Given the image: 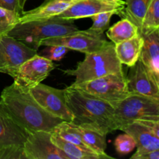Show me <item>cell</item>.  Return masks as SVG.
<instances>
[{
	"mask_svg": "<svg viewBox=\"0 0 159 159\" xmlns=\"http://www.w3.org/2000/svg\"><path fill=\"white\" fill-rule=\"evenodd\" d=\"M77 128L85 145L96 152L101 159L112 158V157L109 156L105 152L107 148V142H106L107 135H103L94 130L79 126H77Z\"/></svg>",
	"mask_w": 159,
	"mask_h": 159,
	"instance_id": "obj_20",
	"label": "cell"
},
{
	"mask_svg": "<svg viewBox=\"0 0 159 159\" xmlns=\"http://www.w3.org/2000/svg\"><path fill=\"white\" fill-rule=\"evenodd\" d=\"M0 102L9 115L29 133L37 130L52 132L57 124L64 121L48 113L28 89L14 82L2 91Z\"/></svg>",
	"mask_w": 159,
	"mask_h": 159,
	"instance_id": "obj_1",
	"label": "cell"
},
{
	"mask_svg": "<svg viewBox=\"0 0 159 159\" xmlns=\"http://www.w3.org/2000/svg\"><path fill=\"white\" fill-rule=\"evenodd\" d=\"M114 14H116V12L113 11H108L92 16L90 18L93 20V23L91 27L88 30L96 34H103L104 31L108 29L110 20Z\"/></svg>",
	"mask_w": 159,
	"mask_h": 159,
	"instance_id": "obj_26",
	"label": "cell"
},
{
	"mask_svg": "<svg viewBox=\"0 0 159 159\" xmlns=\"http://www.w3.org/2000/svg\"><path fill=\"white\" fill-rule=\"evenodd\" d=\"M139 34V28L127 18H122L113 26L109 28L107 37L114 44L129 40Z\"/></svg>",
	"mask_w": 159,
	"mask_h": 159,
	"instance_id": "obj_19",
	"label": "cell"
},
{
	"mask_svg": "<svg viewBox=\"0 0 159 159\" xmlns=\"http://www.w3.org/2000/svg\"><path fill=\"white\" fill-rule=\"evenodd\" d=\"M132 159H159V149L149 151L140 155L131 156Z\"/></svg>",
	"mask_w": 159,
	"mask_h": 159,
	"instance_id": "obj_31",
	"label": "cell"
},
{
	"mask_svg": "<svg viewBox=\"0 0 159 159\" xmlns=\"http://www.w3.org/2000/svg\"><path fill=\"white\" fill-rule=\"evenodd\" d=\"M65 72L75 77L71 85H77L110 74H124L123 65L116 56L113 42H110L98 51L86 54L84 60L79 62L75 69L66 70Z\"/></svg>",
	"mask_w": 159,
	"mask_h": 159,
	"instance_id": "obj_4",
	"label": "cell"
},
{
	"mask_svg": "<svg viewBox=\"0 0 159 159\" xmlns=\"http://www.w3.org/2000/svg\"><path fill=\"white\" fill-rule=\"evenodd\" d=\"M152 73H153L154 78H155V82H156V84H157V86H158V89L159 90V73L155 72V71H152Z\"/></svg>",
	"mask_w": 159,
	"mask_h": 159,
	"instance_id": "obj_33",
	"label": "cell"
},
{
	"mask_svg": "<svg viewBox=\"0 0 159 159\" xmlns=\"http://www.w3.org/2000/svg\"><path fill=\"white\" fill-rule=\"evenodd\" d=\"M120 130L131 135L136 141L137 152L132 156L159 149V138L150 127L141 121H135L127 124L122 127Z\"/></svg>",
	"mask_w": 159,
	"mask_h": 159,
	"instance_id": "obj_15",
	"label": "cell"
},
{
	"mask_svg": "<svg viewBox=\"0 0 159 159\" xmlns=\"http://www.w3.org/2000/svg\"><path fill=\"white\" fill-rule=\"evenodd\" d=\"M142 46L143 38L139 33L129 40L115 44V51L122 65L131 67L140 58Z\"/></svg>",
	"mask_w": 159,
	"mask_h": 159,
	"instance_id": "obj_18",
	"label": "cell"
},
{
	"mask_svg": "<svg viewBox=\"0 0 159 159\" xmlns=\"http://www.w3.org/2000/svg\"><path fill=\"white\" fill-rule=\"evenodd\" d=\"M71 86L108 102L115 108L120 101L130 96L127 78L124 74H110L93 80Z\"/></svg>",
	"mask_w": 159,
	"mask_h": 159,
	"instance_id": "obj_6",
	"label": "cell"
},
{
	"mask_svg": "<svg viewBox=\"0 0 159 159\" xmlns=\"http://www.w3.org/2000/svg\"><path fill=\"white\" fill-rule=\"evenodd\" d=\"M20 15L0 7V36L8 35L19 23Z\"/></svg>",
	"mask_w": 159,
	"mask_h": 159,
	"instance_id": "obj_25",
	"label": "cell"
},
{
	"mask_svg": "<svg viewBox=\"0 0 159 159\" xmlns=\"http://www.w3.org/2000/svg\"><path fill=\"white\" fill-rule=\"evenodd\" d=\"M118 130L135 121L159 120V98L131 93L115 107Z\"/></svg>",
	"mask_w": 159,
	"mask_h": 159,
	"instance_id": "obj_5",
	"label": "cell"
},
{
	"mask_svg": "<svg viewBox=\"0 0 159 159\" xmlns=\"http://www.w3.org/2000/svg\"><path fill=\"white\" fill-rule=\"evenodd\" d=\"M151 0H125L124 18H127L133 22L139 31L142 26L143 20L148 8Z\"/></svg>",
	"mask_w": 159,
	"mask_h": 159,
	"instance_id": "obj_22",
	"label": "cell"
},
{
	"mask_svg": "<svg viewBox=\"0 0 159 159\" xmlns=\"http://www.w3.org/2000/svg\"><path fill=\"white\" fill-rule=\"evenodd\" d=\"M159 28V0H151L139 33Z\"/></svg>",
	"mask_w": 159,
	"mask_h": 159,
	"instance_id": "obj_24",
	"label": "cell"
},
{
	"mask_svg": "<svg viewBox=\"0 0 159 159\" xmlns=\"http://www.w3.org/2000/svg\"><path fill=\"white\" fill-rule=\"evenodd\" d=\"M140 34L143 38L140 59L151 71L159 73V28Z\"/></svg>",
	"mask_w": 159,
	"mask_h": 159,
	"instance_id": "obj_17",
	"label": "cell"
},
{
	"mask_svg": "<svg viewBox=\"0 0 159 159\" xmlns=\"http://www.w3.org/2000/svg\"><path fill=\"white\" fill-rule=\"evenodd\" d=\"M127 86L130 93L159 98V90L151 71L141 59L130 67L127 75Z\"/></svg>",
	"mask_w": 159,
	"mask_h": 159,
	"instance_id": "obj_13",
	"label": "cell"
},
{
	"mask_svg": "<svg viewBox=\"0 0 159 159\" xmlns=\"http://www.w3.org/2000/svg\"><path fill=\"white\" fill-rule=\"evenodd\" d=\"M51 140L69 159H101L95 152L86 151L76 144L65 141L54 132H51Z\"/></svg>",
	"mask_w": 159,
	"mask_h": 159,
	"instance_id": "obj_21",
	"label": "cell"
},
{
	"mask_svg": "<svg viewBox=\"0 0 159 159\" xmlns=\"http://www.w3.org/2000/svg\"><path fill=\"white\" fill-rule=\"evenodd\" d=\"M110 43L103 37L87 30H78L62 37H51L40 42V46L63 45L69 50L80 51L84 54H90L101 49Z\"/></svg>",
	"mask_w": 159,
	"mask_h": 159,
	"instance_id": "obj_9",
	"label": "cell"
},
{
	"mask_svg": "<svg viewBox=\"0 0 159 159\" xmlns=\"http://www.w3.org/2000/svg\"><path fill=\"white\" fill-rule=\"evenodd\" d=\"M0 7L16 12L20 16L23 12L20 7L19 0H0Z\"/></svg>",
	"mask_w": 159,
	"mask_h": 159,
	"instance_id": "obj_30",
	"label": "cell"
},
{
	"mask_svg": "<svg viewBox=\"0 0 159 159\" xmlns=\"http://www.w3.org/2000/svg\"><path fill=\"white\" fill-rule=\"evenodd\" d=\"M26 1L27 0H19V4H20V7L21 9V10L23 12V9H24V6L26 4Z\"/></svg>",
	"mask_w": 159,
	"mask_h": 159,
	"instance_id": "obj_34",
	"label": "cell"
},
{
	"mask_svg": "<svg viewBox=\"0 0 159 159\" xmlns=\"http://www.w3.org/2000/svg\"><path fill=\"white\" fill-rule=\"evenodd\" d=\"M29 90L39 105L48 113L64 121L72 122L73 115L67 104L65 89L40 83Z\"/></svg>",
	"mask_w": 159,
	"mask_h": 159,
	"instance_id": "obj_8",
	"label": "cell"
},
{
	"mask_svg": "<svg viewBox=\"0 0 159 159\" xmlns=\"http://www.w3.org/2000/svg\"><path fill=\"white\" fill-rule=\"evenodd\" d=\"M78 30L74 20L56 16L44 20L19 22L8 35L37 51L42 40L68 35Z\"/></svg>",
	"mask_w": 159,
	"mask_h": 159,
	"instance_id": "obj_3",
	"label": "cell"
},
{
	"mask_svg": "<svg viewBox=\"0 0 159 159\" xmlns=\"http://www.w3.org/2000/svg\"><path fill=\"white\" fill-rule=\"evenodd\" d=\"M0 159H26L23 148H10L0 150Z\"/></svg>",
	"mask_w": 159,
	"mask_h": 159,
	"instance_id": "obj_29",
	"label": "cell"
},
{
	"mask_svg": "<svg viewBox=\"0 0 159 159\" xmlns=\"http://www.w3.org/2000/svg\"><path fill=\"white\" fill-rule=\"evenodd\" d=\"M81 0H44L38 7L26 11L20 16L19 22L44 20L59 16L61 13Z\"/></svg>",
	"mask_w": 159,
	"mask_h": 159,
	"instance_id": "obj_16",
	"label": "cell"
},
{
	"mask_svg": "<svg viewBox=\"0 0 159 159\" xmlns=\"http://www.w3.org/2000/svg\"><path fill=\"white\" fill-rule=\"evenodd\" d=\"M124 0H81L61 13L58 16L66 20H79L91 17L102 12L113 11L124 18Z\"/></svg>",
	"mask_w": 159,
	"mask_h": 159,
	"instance_id": "obj_11",
	"label": "cell"
},
{
	"mask_svg": "<svg viewBox=\"0 0 159 159\" xmlns=\"http://www.w3.org/2000/svg\"><path fill=\"white\" fill-rule=\"evenodd\" d=\"M37 51L9 35L0 36V74L14 78L20 65Z\"/></svg>",
	"mask_w": 159,
	"mask_h": 159,
	"instance_id": "obj_7",
	"label": "cell"
},
{
	"mask_svg": "<svg viewBox=\"0 0 159 159\" xmlns=\"http://www.w3.org/2000/svg\"><path fill=\"white\" fill-rule=\"evenodd\" d=\"M54 68L55 65L52 61L37 54L20 65L13 78L14 82L30 89L41 83Z\"/></svg>",
	"mask_w": 159,
	"mask_h": 159,
	"instance_id": "obj_10",
	"label": "cell"
},
{
	"mask_svg": "<svg viewBox=\"0 0 159 159\" xmlns=\"http://www.w3.org/2000/svg\"><path fill=\"white\" fill-rule=\"evenodd\" d=\"M145 125L150 127L152 131L155 134L158 138H159V120L157 121H141Z\"/></svg>",
	"mask_w": 159,
	"mask_h": 159,
	"instance_id": "obj_32",
	"label": "cell"
},
{
	"mask_svg": "<svg viewBox=\"0 0 159 159\" xmlns=\"http://www.w3.org/2000/svg\"><path fill=\"white\" fill-rule=\"evenodd\" d=\"M114 146L116 151L120 155H128L137 147L134 138L129 134L124 132V134H120L115 139Z\"/></svg>",
	"mask_w": 159,
	"mask_h": 159,
	"instance_id": "obj_27",
	"label": "cell"
},
{
	"mask_svg": "<svg viewBox=\"0 0 159 159\" xmlns=\"http://www.w3.org/2000/svg\"><path fill=\"white\" fill-rule=\"evenodd\" d=\"M23 151L26 159H69L53 143L51 132L44 130L30 133Z\"/></svg>",
	"mask_w": 159,
	"mask_h": 159,
	"instance_id": "obj_12",
	"label": "cell"
},
{
	"mask_svg": "<svg viewBox=\"0 0 159 159\" xmlns=\"http://www.w3.org/2000/svg\"><path fill=\"white\" fill-rule=\"evenodd\" d=\"M52 132L57 134V135L65 139V141H69V142L72 143V144H76L79 147L85 149L86 151H89V152H93V150L87 147L83 142L81 137L80 134H79V130L77 128V126L75 124H73L72 122H67V121H62L59 124H57ZM96 153V152H95Z\"/></svg>",
	"mask_w": 159,
	"mask_h": 159,
	"instance_id": "obj_23",
	"label": "cell"
},
{
	"mask_svg": "<svg viewBox=\"0 0 159 159\" xmlns=\"http://www.w3.org/2000/svg\"><path fill=\"white\" fill-rule=\"evenodd\" d=\"M29 134L9 115L0 102V150L23 148Z\"/></svg>",
	"mask_w": 159,
	"mask_h": 159,
	"instance_id": "obj_14",
	"label": "cell"
},
{
	"mask_svg": "<svg viewBox=\"0 0 159 159\" xmlns=\"http://www.w3.org/2000/svg\"><path fill=\"white\" fill-rule=\"evenodd\" d=\"M65 92L73 124L103 135L118 130L115 109L111 104L71 85Z\"/></svg>",
	"mask_w": 159,
	"mask_h": 159,
	"instance_id": "obj_2",
	"label": "cell"
},
{
	"mask_svg": "<svg viewBox=\"0 0 159 159\" xmlns=\"http://www.w3.org/2000/svg\"><path fill=\"white\" fill-rule=\"evenodd\" d=\"M47 47L48 48L43 51L45 54L44 57H48L52 61H59L62 60L69 50L63 45H51Z\"/></svg>",
	"mask_w": 159,
	"mask_h": 159,
	"instance_id": "obj_28",
	"label": "cell"
}]
</instances>
